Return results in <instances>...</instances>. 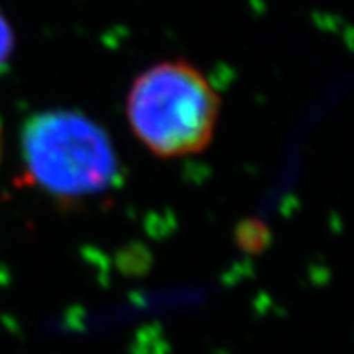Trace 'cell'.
I'll return each instance as SVG.
<instances>
[{"mask_svg": "<svg viewBox=\"0 0 354 354\" xmlns=\"http://www.w3.org/2000/svg\"><path fill=\"white\" fill-rule=\"evenodd\" d=\"M221 100L196 66L156 64L134 80L127 94V120L143 147L159 158H185L214 138Z\"/></svg>", "mask_w": 354, "mask_h": 354, "instance_id": "6da1fadb", "label": "cell"}, {"mask_svg": "<svg viewBox=\"0 0 354 354\" xmlns=\"http://www.w3.org/2000/svg\"><path fill=\"white\" fill-rule=\"evenodd\" d=\"M22 161L31 181L53 196L76 199L105 192L118 177L111 140L88 118L47 111L24 125Z\"/></svg>", "mask_w": 354, "mask_h": 354, "instance_id": "7a4b0ae2", "label": "cell"}, {"mask_svg": "<svg viewBox=\"0 0 354 354\" xmlns=\"http://www.w3.org/2000/svg\"><path fill=\"white\" fill-rule=\"evenodd\" d=\"M13 47V35H11V28L6 17L0 13V66L8 60V56Z\"/></svg>", "mask_w": 354, "mask_h": 354, "instance_id": "3957f363", "label": "cell"}]
</instances>
